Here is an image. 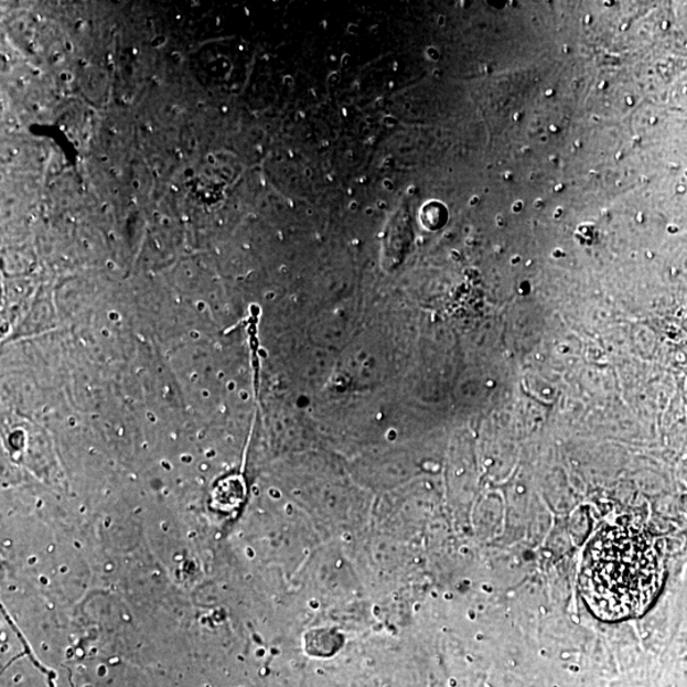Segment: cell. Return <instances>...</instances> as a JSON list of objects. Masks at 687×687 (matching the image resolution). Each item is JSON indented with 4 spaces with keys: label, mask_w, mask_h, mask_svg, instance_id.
Instances as JSON below:
<instances>
[{
    "label": "cell",
    "mask_w": 687,
    "mask_h": 687,
    "mask_svg": "<svg viewBox=\"0 0 687 687\" xmlns=\"http://www.w3.org/2000/svg\"><path fill=\"white\" fill-rule=\"evenodd\" d=\"M132 187L138 190L140 187V182L138 180L132 181Z\"/></svg>",
    "instance_id": "3957f363"
},
{
    "label": "cell",
    "mask_w": 687,
    "mask_h": 687,
    "mask_svg": "<svg viewBox=\"0 0 687 687\" xmlns=\"http://www.w3.org/2000/svg\"><path fill=\"white\" fill-rule=\"evenodd\" d=\"M208 162L214 163V157L212 154L208 155Z\"/></svg>",
    "instance_id": "277c9868"
},
{
    "label": "cell",
    "mask_w": 687,
    "mask_h": 687,
    "mask_svg": "<svg viewBox=\"0 0 687 687\" xmlns=\"http://www.w3.org/2000/svg\"><path fill=\"white\" fill-rule=\"evenodd\" d=\"M61 78H62V80H64V82H71V80H73V74H72V73H69V72H63V73L61 74Z\"/></svg>",
    "instance_id": "7a4b0ae2"
},
{
    "label": "cell",
    "mask_w": 687,
    "mask_h": 687,
    "mask_svg": "<svg viewBox=\"0 0 687 687\" xmlns=\"http://www.w3.org/2000/svg\"><path fill=\"white\" fill-rule=\"evenodd\" d=\"M662 583L658 554L641 529L603 528L584 552L581 591L593 614L608 622L643 614Z\"/></svg>",
    "instance_id": "6da1fadb"
}]
</instances>
